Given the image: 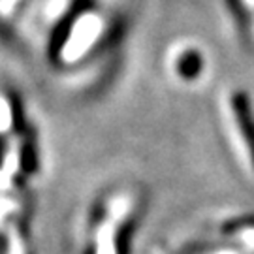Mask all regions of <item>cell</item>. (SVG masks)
Segmentation results:
<instances>
[{
  "label": "cell",
  "mask_w": 254,
  "mask_h": 254,
  "mask_svg": "<svg viewBox=\"0 0 254 254\" xmlns=\"http://www.w3.org/2000/svg\"><path fill=\"white\" fill-rule=\"evenodd\" d=\"M234 106H236V115H237L239 128H241V134H243L245 141L249 143L251 156H253V162H254V115L253 111H251V104L243 96H239V98H236Z\"/></svg>",
  "instance_id": "1"
},
{
  "label": "cell",
  "mask_w": 254,
  "mask_h": 254,
  "mask_svg": "<svg viewBox=\"0 0 254 254\" xmlns=\"http://www.w3.org/2000/svg\"><path fill=\"white\" fill-rule=\"evenodd\" d=\"M237 224H241V226H249V228H254V217H249V218H243V220H239Z\"/></svg>",
  "instance_id": "2"
}]
</instances>
